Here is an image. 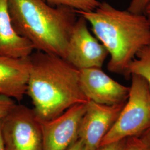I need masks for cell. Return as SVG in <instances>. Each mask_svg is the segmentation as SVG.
Wrapping results in <instances>:
<instances>
[{
    "label": "cell",
    "mask_w": 150,
    "mask_h": 150,
    "mask_svg": "<svg viewBox=\"0 0 150 150\" xmlns=\"http://www.w3.org/2000/svg\"><path fill=\"white\" fill-rule=\"evenodd\" d=\"M30 59L26 94L41 121L53 119L74 105L89 101L81 88L79 70L64 58L36 51Z\"/></svg>",
    "instance_id": "6da1fadb"
},
{
    "label": "cell",
    "mask_w": 150,
    "mask_h": 150,
    "mask_svg": "<svg viewBox=\"0 0 150 150\" xmlns=\"http://www.w3.org/2000/svg\"><path fill=\"white\" fill-rule=\"evenodd\" d=\"M150 2V0H131L127 10L136 13L144 14Z\"/></svg>",
    "instance_id": "2e32d148"
},
{
    "label": "cell",
    "mask_w": 150,
    "mask_h": 150,
    "mask_svg": "<svg viewBox=\"0 0 150 150\" xmlns=\"http://www.w3.org/2000/svg\"><path fill=\"white\" fill-rule=\"evenodd\" d=\"M17 33L39 51L64 59L70 35L78 15L64 6H53L44 0H7Z\"/></svg>",
    "instance_id": "3957f363"
},
{
    "label": "cell",
    "mask_w": 150,
    "mask_h": 150,
    "mask_svg": "<svg viewBox=\"0 0 150 150\" xmlns=\"http://www.w3.org/2000/svg\"><path fill=\"white\" fill-rule=\"evenodd\" d=\"M86 105L77 104L55 118L41 121L43 150H66L79 139L80 125Z\"/></svg>",
    "instance_id": "ba28073f"
},
{
    "label": "cell",
    "mask_w": 150,
    "mask_h": 150,
    "mask_svg": "<svg viewBox=\"0 0 150 150\" xmlns=\"http://www.w3.org/2000/svg\"><path fill=\"white\" fill-rule=\"evenodd\" d=\"M6 150H43L41 121L33 109L16 104L1 119Z\"/></svg>",
    "instance_id": "5b68a950"
},
{
    "label": "cell",
    "mask_w": 150,
    "mask_h": 150,
    "mask_svg": "<svg viewBox=\"0 0 150 150\" xmlns=\"http://www.w3.org/2000/svg\"><path fill=\"white\" fill-rule=\"evenodd\" d=\"M91 26L93 35L106 48L108 70L125 76L129 64L142 48L150 45L147 16L118 9L107 2L93 11H75Z\"/></svg>",
    "instance_id": "7a4b0ae2"
},
{
    "label": "cell",
    "mask_w": 150,
    "mask_h": 150,
    "mask_svg": "<svg viewBox=\"0 0 150 150\" xmlns=\"http://www.w3.org/2000/svg\"><path fill=\"white\" fill-rule=\"evenodd\" d=\"M83 147L84 145L82 141L79 139L66 150H82Z\"/></svg>",
    "instance_id": "ac0fdd59"
},
{
    "label": "cell",
    "mask_w": 150,
    "mask_h": 150,
    "mask_svg": "<svg viewBox=\"0 0 150 150\" xmlns=\"http://www.w3.org/2000/svg\"><path fill=\"white\" fill-rule=\"evenodd\" d=\"M137 75L147 83L150 90V45L142 48L129 64L126 72V77Z\"/></svg>",
    "instance_id": "7c38bea8"
},
{
    "label": "cell",
    "mask_w": 150,
    "mask_h": 150,
    "mask_svg": "<svg viewBox=\"0 0 150 150\" xmlns=\"http://www.w3.org/2000/svg\"><path fill=\"white\" fill-rule=\"evenodd\" d=\"M16 105L15 100L9 97L0 95V120L10 112Z\"/></svg>",
    "instance_id": "9a60e30c"
},
{
    "label": "cell",
    "mask_w": 150,
    "mask_h": 150,
    "mask_svg": "<svg viewBox=\"0 0 150 150\" xmlns=\"http://www.w3.org/2000/svg\"><path fill=\"white\" fill-rule=\"evenodd\" d=\"M128 98L100 146L139 136L150 127V90L141 77L131 75Z\"/></svg>",
    "instance_id": "277c9868"
},
{
    "label": "cell",
    "mask_w": 150,
    "mask_h": 150,
    "mask_svg": "<svg viewBox=\"0 0 150 150\" xmlns=\"http://www.w3.org/2000/svg\"><path fill=\"white\" fill-rule=\"evenodd\" d=\"M79 79L82 91L89 101L114 105L126 102L128 98L129 86L113 80L102 68L79 70Z\"/></svg>",
    "instance_id": "9c48e42d"
},
{
    "label": "cell",
    "mask_w": 150,
    "mask_h": 150,
    "mask_svg": "<svg viewBox=\"0 0 150 150\" xmlns=\"http://www.w3.org/2000/svg\"><path fill=\"white\" fill-rule=\"evenodd\" d=\"M30 67V56L26 58L0 56V95L21 101L26 94Z\"/></svg>",
    "instance_id": "30bf717a"
},
{
    "label": "cell",
    "mask_w": 150,
    "mask_h": 150,
    "mask_svg": "<svg viewBox=\"0 0 150 150\" xmlns=\"http://www.w3.org/2000/svg\"><path fill=\"white\" fill-rule=\"evenodd\" d=\"M144 134H149V135H150V127L145 132V133H144Z\"/></svg>",
    "instance_id": "44dd1931"
},
{
    "label": "cell",
    "mask_w": 150,
    "mask_h": 150,
    "mask_svg": "<svg viewBox=\"0 0 150 150\" xmlns=\"http://www.w3.org/2000/svg\"><path fill=\"white\" fill-rule=\"evenodd\" d=\"M145 14H150V4L148 5L146 9V11H145Z\"/></svg>",
    "instance_id": "ffe728a7"
},
{
    "label": "cell",
    "mask_w": 150,
    "mask_h": 150,
    "mask_svg": "<svg viewBox=\"0 0 150 150\" xmlns=\"http://www.w3.org/2000/svg\"><path fill=\"white\" fill-rule=\"evenodd\" d=\"M53 6H64L75 11H91L95 10L100 4L97 0H44Z\"/></svg>",
    "instance_id": "4fadbf2b"
},
{
    "label": "cell",
    "mask_w": 150,
    "mask_h": 150,
    "mask_svg": "<svg viewBox=\"0 0 150 150\" xmlns=\"http://www.w3.org/2000/svg\"><path fill=\"white\" fill-rule=\"evenodd\" d=\"M147 16V17H148V19H149V23H150V14H147V15H146Z\"/></svg>",
    "instance_id": "7402d4cb"
},
{
    "label": "cell",
    "mask_w": 150,
    "mask_h": 150,
    "mask_svg": "<svg viewBox=\"0 0 150 150\" xmlns=\"http://www.w3.org/2000/svg\"><path fill=\"white\" fill-rule=\"evenodd\" d=\"M126 102L106 105L88 101L81 121L79 139L87 150H96L112 127Z\"/></svg>",
    "instance_id": "52a82bcc"
},
{
    "label": "cell",
    "mask_w": 150,
    "mask_h": 150,
    "mask_svg": "<svg viewBox=\"0 0 150 150\" xmlns=\"http://www.w3.org/2000/svg\"><path fill=\"white\" fill-rule=\"evenodd\" d=\"M125 139L100 146L96 150H124Z\"/></svg>",
    "instance_id": "e0dca14e"
},
{
    "label": "cell",
    "mask_w": 150,
    "mask_h": 150,
    "mask_svg": "<svg viewBox=\"0 0 150 150\" xmlns=\"http://www.w3.org/2000/svg\"><path fill=\"white\" fill-rule=\"evenodd\" d=\"M35 49L31 42L15 30L8 8L7 0H0V56L26 58Z\"/></svg>",
    "instance_id": "8fae6325"
},
{
    "label": "cell",
    "mask_w": 150,
    "mask_h": 150,
    "mask_svg": "<svg viewBox=\"0 0 150 150\" xmlns=\"http://www.w3.org/2000/svg\"><path fill=\"white\" fill-rule=\"evenodd\" d=\"M78 16L70 35L64 59L79 70L102 68L108 52L90 32L86 19Z\"/></svg>",
    "instance_id": "8992f818"
},
{
    "label": "cell",
    "mask_w": 150,
    "mask_h": 150,
    "mask_svg": "<svg viewBox=\"0 0 150 150\" xmlns=\"http://www.w3.org/2000/svg\"><path fill=\"white\" fill-rule=\"evenodd\" d=\"M124 150H150V136L143 134L125 139Z\"/></svg>",
    "instance_id": "5bb4252c"
},
{
    "label": "cell",
    "mask_w": 150,
    "mask_h": 150,
    "mask_svg": "<svg viewBox=\"0 0 150 150\" xmlns=\"http://www.w3.org/2000/svg\"><path fill=\"white\" fill-rule=\"evenodd\" d=\"M87 150V149H86V148H85V147H83V150Z\"/></svg>",
    "instance_id": "603a6c76"
},
{
    "label": "cell",
    "mask_w": 150,
    "mask_h": 150,
    "mask_svg": "<svg viewBox=\"0 0 150 150\" xmlns=\"http://www.w3.org/2000/svg\"><path fill=\"white\" fill-rule=\"evenodd\" d=\"M0 150H6L1 131V120H0Z\"/></svg>",
    "instance_id": "d6986e66"
}]
</instances>
